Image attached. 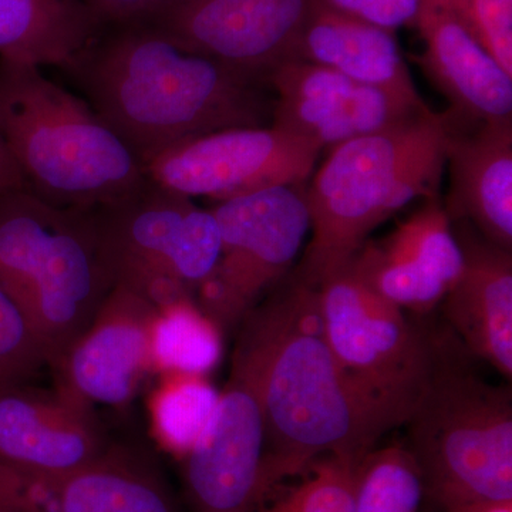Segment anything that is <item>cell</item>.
Listing matches in <instances>:
<instances>
[{
	"label": "cell",
	"instance_id": "6da1fadb",
	"mask_svg": "<svg viewBox=\"0 0 512 512\" xmlns=\"http://www.w3.org/2000/svg\"><path fill=\"white\" fill-rule=\"evenodd\" d=\"M237 330L231 373L248 384L261 409L266 495L319 458L360 463L399 427L333 355L316 288L286 276Z\"/></svg>",
	"mask_w": 512,
	"mask_h": 512
},
{
	"label": "cell",
	"instance_id": "7a4b0ae2",
	"mask_svg": "<svg viewBox=\"0 0 512 512\" xmlns=\"http://www.w3.org/2000/svg\"><path fill=\"white\" fill-rule=\"evenodd\" d=\"M141 164L191 138L271 126L268 80L185 49L148 23L103 32L70 72Z\"/></svg>",
	"mask_w": 512,
	"mask_h": 512
},
{
	"label": "cell",
	"instance_id": "3957f363",
	"mask_svg": "<svg viewBox=\"0 0 512 512\" xmlns=\"http://www.w3.org/2000/svg\"><path fill=\"white\" fill-rule=\"evenodd\" d=\"M447 141V114L426 109L330 148L306 188L312 237L292 275L318 288L380 224L414 200L437 197Z\"/></svg>",
	"mask_w": 512,
	"mask_h": 512
},
{
	"label": "cell",
	"instance_id": "277c9868",
	"mask_svg": "<svg viewBox=\"0 0 512 512\" xmlns=\"http://www.w3.org/2000/svg\"><path fill=\"white\" fill-rule=\"evenodd\" d=\"M0 133L26 188L57 207L97 210L148 181L86 99L33 64L0 59Z\"/></svg>",
	"mask_w": 512,
	"mask_h": 512
},
{
	"label": "cell",
	"instance_id": "5b68a950",
	"mask_svg": "<svg viewBox=\"0 0 512 512\" xmlns=\"http://www.w3.org/2000/svg\"><path fill=\"white\" fill-rule=\"evenodd\" d=\"M113 286L93 210L57 207L28 188L0 197V288L45 346L47 366L89 326Z\"/></svg>",
	"mask_w": 512,
	"mask_h": 512
},
{
	"label": "cell",
	"instance_id": "8992f818",
	"mask_svg": "<svg viewBox=\"0 0 512 512\" xmlns=\"http://www.w3.org/2000/svg\"><path fill=\"white\" fill-rule=\"evenodd\" d=\"M454 336L434 338L429 382L406 421L424 490L444 510L512 500L510 387L485 382Z\"/></svg>",
	"mask_w": 512,
	"mask_h": 512
},
{
	"label": "cell",
	"instance_id": "52a82bcc",
	"mask_svg": "<svg viewBox=\"0 0 512 512\" xmlns=\"http://www.w3.org/2000/svg\"><path fill=\"white\" fill-rule=\"evenodd\" d=\"M93 215L114 286L157 309L195 298L220 259V225L211 208L151 181Z\"/></svg>",
	"mask_w": 512,
	"mask_h": 512
},
{
	"label": "cell",
	"instance_id": "ba28073f",
	"mask_svg": "<svg viewBox=\"0 0 512 512\" xmlns=\"http://www.w3.org/2000/svg\"><path fill=\"white\" fill-rule=\"evenodd\" d=\"M333 355L367 397L403 426L429 382L434 338L349 268L316 288Z\"/></svg>",
	"mask_w": 512,
	"mask_h": 512
},
{
	"label": "cell",
	"instance_id": "9c48e42d",
	"mask_svg": "<svg viewBox=\"0 0 512 512\" xmlns=\"http://www.w3.org/2000/svg\"><path fill=\"white\" fill-rule=\"evenodd\" d=\"M211 210L220 225L221 254L195 301L228 332L288 276L311 218L302 184L217 202Z\"/></svg>",
	"mask_w": 512,
	"mask_h": 512
},
{
	"label": "cell",
	"instance_id": "30bf717a",
	"mask_svg": "<svg viewBox=\"0 0 512 512\" xmlns=\"http://www.w3.org/2000/svg\"><path fill=\"white\" fill-rule=\"evenodd\" d=\"M322 150L274 126L235 127L183 141L144 165L164 190L214 202L305 184Z\"/></svg>",
	"mask_w": 512,
	"mask_h": 512
},
{
	"label": "cell",
	"instance_id": "8fae6325",
	"mask_svg": "<svg viewBox=\"0 0 512 512\" xmlns=\"http://www.w3.org/2000/svg\"><path fill=\"white\" fill-rule=\"evenodd\" d=\"M316 0H167L146 22L185 49L268 80L295 60Z\"/></svg>",
	"mask_w": 512,
	"mask_h": 512
},
{
	"label": "cell",
	"instance_id": "7c38bea8",
	"mask_svg": "<svg viewBox=\"0 0 512 512\" xmlns=\"http://www.w3.org/2000/svg\"><path fill=\"white\" fill-rule=\"evenodd\" d=\"M0 507L18 512H183L148 454L113 443L89 463L64 473L0 463Z\"/></svg>",
	"mask_w": 512,
	"mask_h": 512
},
{
	"label": "cell",
	"instance_id": "4fadbf2b",
	"mask_svg": "<svg viewBox=\"0 0 512 512\" xmlns=\"http://www.w3.org/2000/svg\"><path fill=\"white\" fill-rule=\"evenodd\" d=\"M269 84L275 97L272 126L320 150L386 130L429 109L421 97L357 83L302 60L276 67Z\"/></svg>",
	"mask_w": 512,
	"mask_h": 512
},
{
	"label": "cell",
	"instance_id": "5bb4252c",
	"mask_svg": "<svg viewBox=\"0 0 512 512\" xmlns=\"http://www.w3.org/2000/svg\"><path fill=\"white\" fill-rule=\"evenodd\" d=\"M265 431L254 392L229 372L201 436L181 458L190 512H256L264 503Z\"/></svg>",
	"mask_w": 512,
	"mask_h": 512
},
{
	"label": "cell",
	"instance_id": "9a60e30c",
	"mask_svg": "<svg viewBox=\"0 0 512 512\" xmlns=\"http://www.w3.org/2000/svg\"><path fill=\"white\" fill-rule=\"evenodd\" d=\"M157 308L113 286L86 329L53 363L56 386L96 406H126L154 373L150 333Z\"/></svg>",
	"mask_w": 512,
	"mask_h": 512
},
{
	"label": "cell",
	"instance_id": "2e32d148",
	"mask_svg": "<svg viewBox=\"0 0 512 512\" xmlns=\"http://www.w3.org/2000/svg\"><path fill=\"white\" fill-rule=\"evenodd\" d=\"M464 256L439 197L382 239H367L348 266L370 289L403 311L429 313L444 301Z\"/></svg>",
	"mask_w": 512,
	"mask_h": 512
},
{
	"label": "cell",
	"instance_id": "e0dca14e",
	"mask_svg": "<svg viewBox=\"0 0 512 512\" xmlns=\"http://www.w3.org/2000/svg\"><path fill=\"white\" fill-rule=\"evenodd\" d=\"M110 440L94 407L55 387L0 386V463L64 473L89 463Z\"/></svg>",
	"mask_w": 512,
	"mask_h": 512
},
{
	"label": "cell",
	"instance_id": "ac0fdd59",
	"mask_svg": "<svg viewBox=\"0 0 512 512\" xmlns=\"http://www.w3.org/2000/svg\"><path fill=\"white\" fill-rule=\"evenodd\" d=\"M446 114L448 217L467 218L484 239L512 251V117L468 121Z\"/></svg>",
	"mask_w": 512,
	"mask_h": 512
},
{
	"label": "cell",
	"instance_id": "d6986e66",
	"mask_svg": "<svg viewBox=\"0 0 512 512\" xmlns=\"http://www.w3.org/2000/svg\"><path fill=\"white\" fill-rule=\"evenodd\" d=\"M423 37L421 69L451 103L458 119L512 117V76L440 0H420L416 25Z\"/></svg>",
	"mask_w": 512,
	"mask_h": 512
},
{
	"label": "cell",
	"instance_id": "ffe728a7",
	"mask_svg": "<svg viewBox=\"0 0 512 512\" xmlns=\"http://www.w3.org/2000/svg\"><path fill=\"white\" fill-rule=\"evenodd\" d=\"M457 241L464 264L444 298V315L468 355L490 363L511 382V251L470 232Z\"/></svg>",
	"mask_w": 512,
	"mask_h": 512
},
{
	"label": "cell",
	"instance_id": "44dd1931",
	"mask_svg": "<svg viewBox=\"0 0 512 512\" xmlns=\"http://www.w3.org/2000/svg\"><path fill=\"white\" fill-rule=\"evenodd\" d=\"M295 60L328 67L357 83L420 97L392 30L330 9L316 0Z\"/></svg>",
	"mask_w": 512,
	"mask_h": 512
},
{
	"label": "cell",
	"instance_id": "7402d4cb",
	"mask_svg": "<svg viewBox=\"0 0 512 512\" xmlns=\"http://www.w3.org/2000/svg\"><path fill=\"white\" fill-rule=\"evenodd\" d=\"M84 0H0V59L70 72L103 33Z\"/></svg>",
	"mask_w": 512,
	"mask_h": 512
},
{
	"label": "cell",
	"instance_id": "603a6c76",
	"mask_svg": "<svg viewBox=\"0 0 512 512\" xmlns=\"http://www.w3.org/2000/svg\"><path fill=\"white\" fill-rule=\"evenodd\" d=\"M222 335L194 296L158 308L150 333L154 373L208 375L220 362Z\"/></svg>",
	"mask_w": 512,
	"mask_h": 512
},
{
	"label": "cell",
	"instance_id": "cb8c5ba5",
	"mask_svg": "<svg viewBox=\"0 0 512 512\" xmlns=\"http://www.w3.org/2000/svg\"><path fill=\"white\" fill-rule=\"evenodd\" d=\"M208 375L160 373L148 397L151 434L167 453L181 460L201 436L217 407L220 392Z\"/></svg>",
	"mask_w": 512,
	"mask_h": 512
},
{
	"label": "cell",
	"instance_id": "d4e9b609",
	"mask_svg": "<svg viewBox=\"0 0 512 512\" xmlns=\"http://www.w3.org/2000/svg\"><path fill=\"white\" fill-rule=\"evenodd\" d=\"M423 491L409 448H373L357 464L353 512H417Z\"/></svg>",
	"mask_w": 512,
	"mask_h": 512
},
{
	"label": "cell",
	"instance_id": "484cf974",
	"mask_svg": "<svg viewBox=\"0 0 512 512\" xmlns=\"http://www.w3.org/2000/svg\"><path fill=\"white\" fill-rule=\"evenodd\" d=\"M357 464L339 457L313 461L302 483L291 490L266 495L256 512H353Z\"/></svg>",
	"mask_w": 512,
	"mask_h": 512
},
{
	"label": "cell",
	"instance_id": "4316f807",
	"mask_svg": "<svg viewBox=\"0 0 512 512\" xmlns=\"http://www.w3.org/2000/svg\"><path fill=\"white\" fill-rule=\"evenodd\" d=\"M45 365V346L19 306L0 288V386L28 383Z\"/></svg>",
	"mask_w": 512,
	"mask_h": 512
},
{
	"label": "cell",
	"instance_id": "83f0119b",
	"mask_svg": "<svg viewBox=\"0 0 512 512\" xmlns=\"http://www.w3.org/2000/svg\"><path fill=\"white\" fill-rule=\"evenodd\" d=\"M512 76V0H440Z\"/></svg>",
	"mask_w": 512,
	"mask_h": 512
},
{
	"label": "cell",
	"instance_id": "f1b7e54d",
	"mask_svg": "<svg viewBox=\"0 0 512 512\" xmlns=\"http://www.w3.org/2000/svg\"><path fill=\"white\" fill-rule=\"evenodd\" d=\"M322 5L387 30L416 25L420 0H318Z\"/></svg>",
	"mask_w": 512,
	"mask_h": 512
},
{
	"label": "cell",
	"instance_id": "f546056e",
	"mask_svg": "<svg viewBox=\"0 0 512 512\" xmlns=\"http://www.w3.org/2000/svg\"><path fill=\"white\" fill-rule=\"evenodd\" d=\"M106 28L146 22L167 0H84Z\"/></svg>",
	"mask_w": 512,
	"mask_h": 512
},
{
	"label": "cell",
	"instance_id": "4dcf8cb0",
	"mask_svg": "<svg viewBox=\"0 0 512 512\" xmlns=\"http://www.w3.org/2000/svg\"><path fill=\"white\" fill-rule=\"evenodd\" d=\"M23 188H26L25 181L0 133V197Z\"/></svg>",
	"mask_w": 512,
	"mask_h": 512
},
{
	"label": "cell",
	"instance_id": "1f68e13d",
	"mask_svg": "<svg viewBox=\"0 0 512 512\" xmlns=\"http://www.w3.org/2000/svg\"><path fill=\"white\" fill-rule=\"evenodd\" d=\"M446 512H512V500H485L456 505Z\"/></svg>",
	"mask_w": 512,
	"mask_h": 512
},
{
	"label": "cell",
	"instance_id": "d6a6232c",
	"mask_svg": "<svg viewBox=\"0 0 512 512\" xmlns=\"http://www.w3.org/2000/svg\"><path fill=\"white\" fill-rule=\"evenodd\" d=\"M0 512H18V511H13V510H9V508L0 507Z\"/></svg>",
	"mask_w": 512,
	"mask_h": 512
}]
</instances>
